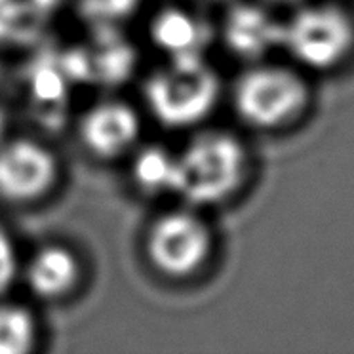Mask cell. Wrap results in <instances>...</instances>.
I'll return each instance as SVG.
<instances>
[{"label":"cell","mask_w":354,"mask_h":354,"mask_svg":"<svg viewBox=\"0 0 354 354\" xmlns=\"http://www.w3.org/2000/svg\"><path fill=\"white\" fill-rule=\"evenodd\" d=\"M250 176V153L239 136L208 130L176 154L174 191L193 206H219L242 191Z\"/></svg>","instance_id":"6da1fadb"},{"label":"cell","mask_w":354,"mask_h":354,"mask_svg":"<svg viewBox=\"0 0 354 354\" xmlns=\"http://www.w3.org/2000/svg\"><path fill=\"white\" fill-rule=\"evenodd\" d=\"M231 101L236 116L250 128L282 130L307 113L310 86L295 67L255 62L236 77Z\"/></svg>","instance_id":"7a4b0ae2"},{"label":"cell","mask_w":354,"mask_h":354,"mask_svg":"<svg viewBox=\"0 0 354 354\" xmlns=\"http://www.w3.org/2000/svg\"><path fill=\"white\" fill-rule=\"evenodd\" d=\"M145 103L151 115L169 130L198 126L221 97V80L206 57L168 59L145 82Z\"/></svg>","instance_id":"3957f363"},{"label":"cell","mask_w":354,"mask_h":354,"mask_svg":"<svg viewBox=\"0 0 354 354\" xmlns=\"http://www.w3.org/2000/svg\"><path fill=\"white\" fill-rule=\"evenodd\" d=\"M282 48L303 69H337L354 54V16L333 2H303L284 21Z\"/></svg>","instance_id":"277c9868"},{"label":"cell","mask_w":354,"mask_h":354,"mask_svg":"<svg viewBox=\"0 0 354 354\" xmlns=\"http://www.w3.org/2000/svg\"><path fill=\"white\" fill-rule=\"evenodd\" d=\"M214 252V234L193 209H171L154 219L145 234V254L156 272L185 280L204 269Z\"/></svg>","instance_id":"5b68a950"},{"label":"cell","mask_w":354,"mask_h":354,"mask_svg":"<svg viewBox=\"0 0 354 354\" xmlns=\"http://www.w3.org/2000/svg\"><path fill=\"white\" fill-rule=\"evenodd\" d=\"M59 177L55 154L31 138L4 139L0 143V198L29 204L46 196Z\"/></svg>","instance_id":"8992f818"},{"label":"cell","mask_w":354,"mask_h":354,"mask_svg":"<svg viewBox=\"0 0 354 354\" xmlns=\"http://www.w3.org/2000/svg\"><path fill=\"white\" fill-rule=\"evenodd\" d=\"M282 29L284 21L261 2H236L225 12L221 40L232 55L250 65L282 48Z\"/></svg>","instance_id":"52a82bcc"},{"label":"cell","mask_w":354,"mask_h":354,"mask_svg":"<svg viewBox=\"0 0 354 354\" xmlns=\"http://www.w3.org/2000/svg\"><path fill=\"white\" fill-rule=\"evenodd\" d=\"M80 141L95 158L113 160L133 147L141 133L136 109L124 101H103L93 105L78 126Z\"/></svg>","instance_id":"ba28073f"},{"label":"cell","mask_w":354,"mask_h":354,"mask_svg":"<svg viewBox=\"0 0 354 354\" xmlns=\"http://www.w3.org/2000/svg\"><path fill=\"white\" fill-rule=\"evenodd\" d=\"M151 40L168 59L206 57L214 31L202 17L179 6L160 10L151 21Z\"/></svg>","instance_id":"9c48e42d"},{"label":"cell","mask_w":354,"mask_h":354,"mask_svg":"<svg viewBox=\"0 0 354 354\" xmlns=\"http://www.w3.org/2000/svg\"><path fill=\"white\" fill-rule=\"evenodd\" d=\"M80 280L78 257L67 246L48 244L35 252L27 269L25 282L37 297L46 301L62 299L77 288Z\"/></svg>","instance_id":"30bf717a"},{"label":"cell","mask_w":354,"mask_h":354,"mask_svg":"<svg viewBox=\"0 0 354 354\" xmlns=\"http://www.w3.org/2000/svg\"><path fill=\"white\" fill-rule=\"evenodd\" d=\"M71 80L59 59L32 63L27 75V93L35 118L48 128L62 126L69 105Z\"/></svg>","instance_id":"8fae6325"},{"label":"cell","mask_w":354,"mask_h":354,"mask_svg":"<svg viewBox=\"0 0 354 354\" xmlns=\"http://www.w3.org/2000/svg\"><path fill=\"white\" fill-rule=\"evenodd\" d=\"M62 0H0V46H31L44 35Z\"/></svg>","instance_id":"7c38bea8"},{"label":"cell","mask_w":354,"mask_h":354,"mask_svg":"<svg viewBox=\"0 0 354 354\" xmlns=\"http://www.w3.org/2000/svg\"><path fill=\"white\" fill-rule=\"evenodd\" d=\"M176 154L162 147H145L131 162V179L143 193L158 194L174 191Z\"/></svg>","instance_id":"4fadbf2b"},{"label":"cell","mask_w":354,"mask_h":354,"mask_svg":"<svg viewBox=\"0 0 354 354\" xmlns=\"http://www.w3.org/2000/svg\"><path fill=\"white\" fill-rule=\"evenodd\" d=\"M37 343V320L27 307L0 303V354H27Z\"/></svg>","instance_id":"5bb4252c"},{"label":"cell","mask_w":354,"mask_h":354,"mask_svg":"<svg viewBox=\"0 0 354 354\" xmlns=\"http://www.w3.org/2000/svg\"><path fill=\"white\" fill-rule=\"evenodd\" d=\"M80 16L101 27L124 21L141 6V0H78Z\"/></svg>","instance_id":"9a60e30c"},{"label":"cell","mask_w":354,"mask_h":354,"mask_svg":"<svg viewBox=\"0 0 354 354\" xmlns=\"http://www.w3.org/2000/svg\"><path fill=\"white\" fill-rule=\"evenodd\" d=\"M17 277V252L14 240L4 227H0V295L8 292Z\"/></svg>","instance_id":"2e32d148"},{"label":"cell","mask_w":354,"mask_h":354,"mask_svg":"<svg viewBox=\"0 0 354 354\" xmlns=\"http://www.w3.org/2000/svg\"><path fill=\"white\" fill-rule=\"evenodd\" d=\"M4 133H6V116H4V111L0 109V143L4 141Z\"/></svg>","instance_id":"e0dca14e"},{"label":"cell","mask_w":354,"mask_h":354,"mask_svg":"<svg viewBox=\"0 0 354 354\" xmlns=\"http://www.w3.org/2000/svg\"><path fill=\"white\" fill-rule=\"evenodd\" d=\"M267 2H272V4H292V6H299L307 0H267Z\"/></svg>","instance_id":"ac0fdd59"}]
</instances>
